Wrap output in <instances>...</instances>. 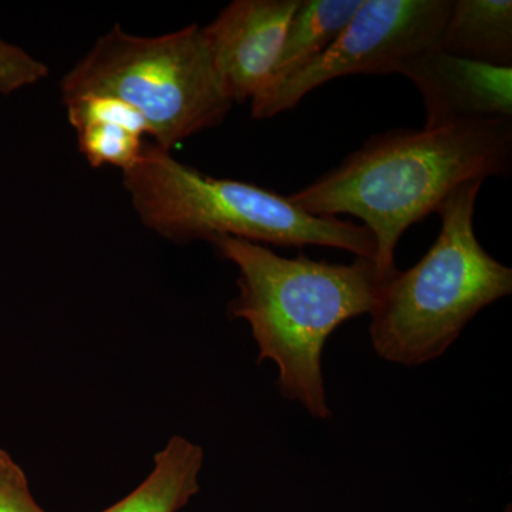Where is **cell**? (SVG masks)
<instances>
[{
	"label": "cell",
	"instance_id": "6da1fadb",
	"mask_svg": "<svg viewBox=\"0 0 512 512\" xmlns=\"http://www.w3.org/2000/svg\"><path fill=\"white\" fill-rule=\"evenodd\" d=\"M512 170V119L375 134L289 201L313 217L353 215L376 239L377 272L397 271L394 251L413 224L460 185Z\"/></svg>",
	"mask_w": 512,
	"mask_h": 512
},
{
	"label": "cell",
	"instance_id": "7a4b0ae2",
	"mask_svg": "<svg viewBox=\"0 0 512 512\" xmlns=\"http://www.w3.org/2000/svg\"><path fill=\"white\" fill-rule=\"evenodd\" d=\"M218 254L237 266V298L229 315L251 326L258 362L278 367L279 392L313 419L332 416L322 353L346 320L372 313L384 285L373 259L352 264L285 258L262 244L232 237L211 239Z\"/></svg>",
	"mask_w": 512,
	"mask_h": 512
},
{
	"label": "cell",
	"instance_id": "3957f363",
	"mask_svg": "<svg viewBox=\"0 0 512 512\" xmlns=\"http://www.w3.org/2000/svg\"><path fill=\"white\" fill-rule=\"evenodd\" d=\"M484 181L460 185L437 207L441 231L427 254L384 282L370 323L377 356L414 367L443 356L477 313L512 292V269L474 231Z\"/></svg>",
	"mask_w": 512,
	"mask_h": 512
},
{
	"label": "cell",
	"instance_id": "277c9868",
	"mask_svg": "<svg viewBox=\"0 0 512 512\" xmlns=\"http://www.w3.org/2000/svg\"><path fill=\"white\" fill-rule=\"evenodd\" d=\"M123 184L141 222L173 241L232 237L279 247L316 245L343 249L356 258H376V239L363 225L313 217L274 191L202 174L154 144L123 171Z\"/></svg>",
	"mask_w": 512,
	"mask_h": 512
},
{
	"label": "cell",
	"instance_id": "5b68a950",
	"mask_svg": "<svg viewBox=\"0 0 512 512\" xmlns=\"http://www.w3.org/2000/svg\"><path fill=\"white\" fill-rule=\"evenodd\" d=\"M63 103L109 96L146 120L154 146L171 150L185 138L218 126L232 109L200 26L143 37L119 25L64 76Z\"/></svg>",
	"mask_w": 512,
	"mask_h": 512
},
{
	"label": "cell",
	"instance_id": "8992f818",
	"mask_svg": "<svg viewBox=\"0 0 512 512\" xmlns=\"http://www.w3.org/2000/svg\"><path fill=\"white\" fill-rule=\"evenodd\" d=\"M453 0H362L333 45L281 86L251 101L255 120L295 109L313 90L353 74H393L439 47Z\"/></svg>",
	"mask_w": 512,
	"mask_h": 512
},
{
	"label": "cell",
	"instance_id": "52a82bcc",
	"mask_svg": "<svg viewBox=\"0 0 512 512\" xmlns=\"http://www.w3.org/2000/svg\"><path fill=\"white\" fill-rule=\"evenodd\" d=\"M299 2L235 0L201 28L232 103L252 101L265 89Z\"/></svg>",
	"mask_w": 512,
	"mask_h": 512
},
{
	"label": "cell",
	"instance_id": "ba28073f",
	"mask_svg": "<svg viewBox=\"0 0 512 512\" xmlns=\"http://www.w3.org/2000/svg\"><path fill=\"white\" fill-rule=\"evenodd\" d=\"M416 86L426 126L512 119V66H493L430 50L400 73Z\"/></svg>",
	"mask_w": 512,
	"mask_h": 512
},
{
	"label": "cell",
	"instance_id": "9c48e42d",
	"mask_svg": "<svg viewBox=\"0 0 512 512\" xmlns=\"http://www.w3.org/2000/svg\"><path fill=\"white\" fill-rule=\"evenodd\" d=\"M77 131L79 148L94 168L126 171L146 150V120L127 103L109 96H84L64 103Z\"/></svg>",
	"mask_w": 512,
	"mask_h": 512
},
{
	"label": "cell",
	"instance_id": "30bf717a",
	"mask_svg": "<svg viewBox=\"0 0 512 512\" xmlns=\"http://www.w3.org/2000/svg\"><path fill=\"white\" fill-rule=\"evenodd\" d=\"M437 49L473 62L512 66L511 0H453Z\"/></svg>",
	"mask_w": 512,
	"mask_h": 512
},
{
	"label": "cell",
	"instance_id": "8fae6325",
	"mask_svg": "<svg viewBox=\"0 0 512 512\" xmlns=\"http://www.w3.org/2000/svg\"><path fill=\"white\" fill-rule=\"evenodd\" d=\"M360 5L362 0H301L286 29L271 77L259 94L271 92L319 59L348 26Z\"/></svg>",
	"mask_w": 512,
	"mask_h": 512
},
{
	"label": "cell",
	"instance_id": "7c38bea8",
	"mask_svg": "<svg viewBox=\"0 0 512 512\" xmlns=\"http://www.w3.org/2000/svg\"><path fill=\"white\" fill-rule=\"evenodd\" d=\"M202 463V448L175 436L154 457L150 476L133 493L103 512L180 511L200 491Z\"/></svg>",
	"mask_w": 512,
	"mask_h": 512
},
{
	"label": "cell",
	"instance_id": "4fadbf2b",
	"mask_svg": "<svg viewBox=\"0 0 512 512\" xmlns=\"http://www.w3.org/2000/svg\"><path fill=\"white\" fill-rule=\"evenodd\" d=\"M47 74L49 69L45 63L0 37V94L9 96L23 87L39 83Z\"/></svg>",
	"mask_w": 512,
	"mask_h": 512
},
{
	"label": "cell",
	"instance_id": "5bb4252c",
	"mask_svg": "<svg viewBox=\"0 0 512 512\" xmlns=\"http://www.w3.org/2000/svg\"><path fill=\"white\" fill-rule=\"evenodd\" d=\"M0 512H47L37 504L22 467L0 450Z\"/></svg>",
	"mask_w": 512,
	"mask_h": 512
},
{
	"label": "cell",
	"instance_id": "9a60e30c",
	"mask_svg": "<svg viewBox=\"0 0 512 512\" xmlns=\"http://www.w3.org/2000/svg\"><path fill=\"white\" fill-rule=\"evenodd\" d=\"M504 512H512L511 505H508L507 510H505Z\"/></svg>",
	"mask_w": 512,
	"mask_h": 512
}]
</instances>
